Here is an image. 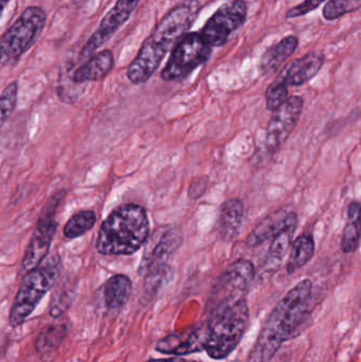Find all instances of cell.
I'll return each mask as SVG.
<instances>
[{
  "mask_svg": "<svg viewBox=\"0 0 361 362\" xmlns=\"http://www.w3.org/2000/svg\"><path fill=\"white\" fill-rule=\"evenodd\" d=\"M201 8L199 0H184L162 17L127 68V78L133 84L150 80L167 53L188 34Z\"/></svg>",
  "mask_w": 361,
  "mask_h": 362,
  "instance_id": "1",
  "label": "cell"
},
{
  "mask_svg": "<svg viewBox=\"0 0 361 362\" xmlns=\"http://www.w3.org/2000/svg\"><path fill=\"white\" fill-rule=\"evenodd\" d=\"M313 283L303 280L292 287L271 310L249 353V362H268L292 337L307 315Z\"/></svg>",
  "mask_w": 361,
  "mask_h": 362,
  "instance_id": "2",
  "label": "cell"
},
{
  "mask_svg": "<svg viewBox=\"0 0 361 362\" xmlns=\"http://www.w3.org/2000/svg\"><path fill=\"white\" fill-rule=\"evenodd\" d=\"M150 236L146 211L135 204L112 211L102 223L97 249L104 255H129L139 250Z\"/></svg>",
  "mask_w": 361,
  "mask_h": 362,
  "instance_id": "3",
  "label": "cell"
},
{
  "mask_svg": "<svg viewBox=\"0 0 361 362\" xmlns=\"http://www.w3.org/2000/svg\"><path fill=\"white\" fill-rule=\"evenodd\" d=\"M205 351L211 358H227L239 346L249 322V308L245 299L208 312Z\"/></svg>",
  "mask_w": 361,
  "mask_h": 362,
  "instance_id": "4",
  "label": "cell"
},
{
  "mask_svg": "<svg viewBox=\"0 0 361 362\" xmlns=\"http://www.w3.org/2000/svg\"><path fill=\"white\" fill-rule=\"evenodd\" d=\"M61 268V259L59 255H54L25 274L11 308L8 317L11 327H20L29 318L40 300L57 282Z\"/></svg>",
  "mask_w": 361,
  "mask_h": 362,
  "instance_id": "5",
  "label": "cell"
},
{
  "mask_svg": "<svg viewBox=\"0 0 361 362\" xmlns=\"http://www.w3.org/2000/svg\"><path fill=\"white\" fill-rule=\"evenodd\" d=\"M47 23L44 8L30 6L4 32L1 37V66L8 67L19 61L35 44Z\"/></svg>",
  "mask_w": 361,
  "mask_h": 362,
  "instance_id": "6",
  "label": "cell"
},
{
  "mask_svg": "<svg viewBox=\"0 0 361 362\" xmlns=\"http://www.w3.org/2000/svg\"><path fill=\"white\" fill-rule=\"evenodd\" d=\"M212 49L201 32L187 34L172 51L161 72V78L165 82L184 80L199 66L209 61Z\"/></svg>",
  "mask_w": 361,
  "mask_h": 362,
  "instance_id": "7",
  "label": "cell"
},
{
  "mask_svg": "<svg viewBox=\"0 0 361 362\" xmlns=\"http://www.w3.org/2000/svg\"><path fill=\"white\" fill-rule=\"evenodd\" d=\"M256 276L254 264L247 259H237L216 279L208 300L207 312L245 299Z\"/></svg>",
  "mask_w": 361,
  "mask_h": 362,
  "instance_id": "8",
  "label": "cell"
},
{
  "mask_svg": "<svg viewBox=\"0 0 361 362\" xmlns=\"http://www.w3.org/2000/svg\"><path fill=\"white\" fill-rule=\"evenodd\" d=\"M65 191L57 192L42 211V216L38 219L35 230L32 234L29 245L25 249L23 259V267L25 270L38 267L48 255L51 243L57 232V223L54 219L55 211L64 197Z\"/></svg>",
  "mask_w": 361,
  "mask_h": 362,
  "instance_id": "9",
  "label": "cell"
},
{
  "mask_svg": "<svg viewBox=\"0 0 361 362\" xmlns=\"http://www.w3.org/2000/svg\"><path fill=\"white\" fill-rule=\"evenodd\" d=\"M248 6L245 0H231L223 4L206 23L201 35L212 47L226 44L229 36L239 29L247 18Z\"/></svg>",
  "mask_w": 361,
  "mask_h": 362,
  "instance_id": "10",
  "label": "cell"
},
{
  "mask_svg": "<svg viewBox=\"0 0 361 362\" xmlns=\"http://www.w3.org/2000/svg\"><path fill=\"white\" fill-rule=\"evenodd\" d=\"M182 244V232L176 226L165 225L155 230L144 244L140 276H146L150 270L165 265Z\"/></svg>",
  "mask_w": 361,
  "mask_h": 362,
  "instance_id": "11",
  "label": "cell"
},
{
  "mask_svg": "<svg viewBox=\"0 0 361 362\" xmlns=\"http://www.w3.org/2000/svg\"><path fill=\"white\" fill-rule=\"evenodd\" d=\"M140 1L141 0H118L110 8V12L102 19L101 23L93 32V35L81 49L78 61L87 59L89 57L95 54L97 49L104 46L131 18V14L139 6Z\"/></svg>",
  "mask_w": 361,
  "mask_h": 362,
  "instance_id": "12",
  "label": "cell"
},
{
  "mask_svg": "<svg viewBox=\"0 0 361 362\" xmlns=\"http://www.w3.org/2000/svg\"><path fill=\"white\" fill-rule=\"evenodd\" d=\"M302 110L303 99L299 95L288 98L285 103L273 110L265 137V144L269 152H277L285 144L298 124Z\"/></svg>",
  "mask_w": 361,
  "mask_h": 362,
  "instance_id": "13",
  "label": "cell"
},
{
  "mask_svg": "<svg viewBox=\"0 0 361 362\" xmlns=\"http://www.w3.org/2000/svg\"><path fill=\"white\" fill-rule=\"evenodd\" d=\"M324 64V57L320 53H307L284 66L275 81L288 87L301 86L315 78Z\"/></svg>",
  "mask_w": 361,
  "mask_h": 362,
  "instance_id": "14",
  "label": "cell"
},
{
  "mask_svg": "<svg viewBox=\"0 0 361 362\" xmlns=\"http://www.w3.org/2000/svg\"><path fill=\"white\" fill-rule=\"evenodd\" d=\"M206 339H207V325L201 329H191L184 333L167 336L157 342L156 351L161 354L176 355V356L194 354V353L205 351Z\"/></svg>",
  "mask_w": 361,
  "mask_h": 362,
  "instance_id": "15",
  "label": "cell"
},
{
  "mask_svg": "<svg viewBox=\"0 0 361 362\" xmlns=\"http://www.w3.org/2000/svg\"><path fill=\"white\" fill-rule=\"evenodd\" d=\"M298 225V217L296 213L290 212L286 219L284 227L276 234L271 240L266 257V268L268 270H276L280 267L286 253L292 248L295 232Z\"/></svg>",
  "mask_w": 361,
  "mask_h": 362,
  "instance_id": "16",
  "label": "cell"
},
{
  "mask_svg": "<svg viewBox=\"0 0 361 362\" xmlns=\"http://www.w3.org/2000/svg\"><path fill=\"white\" fill-rule=\"evenodd\" d=\"M114 53L110 49L93 54L84 65L74 71L71 80L73 84L80 85L87 82H95L105 78L114 67Z\"/></svg>",
  "mask_w": 361,
  "mask_h": 362,
  "instance_id": "17",
  "label": "cell"
},
{
  "mask_svg": "<svg viewBox=\"0 0 361 362\" xmlns=\"http://www.w3.org/2000/svg\"><path fill=\"white\" fill-rule=\"evenodd\" d=\"M244 218V204L237 198L227 200L220 206L218 232L224 240H233L241 231Z\"/></svg>",
  "mask_w": 361,
  "mask_h": 362,
  "instance_id": "18",
  "label": "cell"
},
{
  "mask_svg": "<svg viewBox=\"0 0 361 362\" xmlns=\"http://www.w3.org/2000/svg\"><path fill=\"white\" fill-rule=\"evenodd\" d=\"M299 46V40L297 36L290 35L280 40L278 44L273 45L267 49L261 59V70L264 74H271L277 71L282 64L292 57V53Z\"/></svg>",
  "mask_w": 361,
  "mask_h": 362,
  "instance_id": "19",
  "label": "cell"
},
{
  "mask_svg": "<svg viewBox=\"0 0 361 362\" xmlns=\"http://www.w3.org/2000/svg\"><path fill=\"white\" fill-rule=\"evenodd\" d=\"M133 291L131 279L124 274L112 276L104 285V302L108 310H118L129 301Z\"/></svg>",
  "mask_w": 361,
  "mask_h": 362,
  "instance_id": "20",
  "label": "cell"
},
{
  "mask_svg": "<svg viewBox=\"0 0 361 362\" xmlns=\"http://www.w3.org/2000/svg\"><path fill=\"white\" fill-rule=\"evenodd\" d=\"M290 213L281 209L273 214L267 215L246 238L247 246L256 247L269 238H273L284 227Z\"/></svg>",
  "mask_w": 361,
  "mask_h": 362,
  "instance_id": "21",
  "label": "cell"
},
{
  "mask_svg": "<svg viewBox=\"0 0 361 362\" xmlns=\"http://www.w3.org/2000/svg\"><path fill=\"white\" fill-rule=\"evenodd\" d=\"M361 240V204L352 202L348 209L347 223L343 229L341 249L345 253L357 250Z\"/></svg>",
  "mask_w": 361,
  "mask_h": 362,
  "instance_id": "22",
  "label": "cell"
},
{
  "mask_svg": "<svg viewBox=\"0 0 361 362\" xmlns=\"http://www.w3.org/2000/svg\"><path fill=\"white\" fill-rule=\"evenodd\" d=\"M315 253V240L311 234L304 233L298 236L290 248V259L288 261V274H294L304 267Z\"/></svg>",
  "mask_w": 361,
  "mask_h": 362,
  "instance_id": "23",
  "label": "cell"
},
{
  "mask_svg": "<svg viewBox=\"0 0 361 362\" xmlns=\"http://www.w3.org/2000/svg\"><path fill=\"white\" fill-rule=\"evenodd\" d=\"M68 334L66 323H51L42 327L35 341L36 352L40 355H48L54 352L65 340Z\"/></svg>",
  "mask_w": 361,
  "mask_h": 362,
  "instance_id": "24",
  "label": "cell"
},
{
  "mask_svg": "<svg viewBox=\"0 0 361 362\" xmlns=\"http://www.w3.org/2000/svg\"><path fill=\"white\" fill-rule=\"evenodd\" d=\"M97 221V216L93 211L85 210L74 214L64 227V235L69 240L84 235L93 229Z\"/></svg>",
  "mask_w": 361,
  "mask_h": 362,
  "instance_id": "25",
  "label": "cell"
},
{
  "mask_svg": "<svg viewBox=\"0 0 361 362\" xmlns=\"http://www.w3.org/2000/svg\"><path fill=\"white\" fill-rule=\"evenodd\" d=\"M74 287L70 286L69 283L64 282L53 295L50 303V316L57 319L63 316L71 305L74 297Z\"/></svg>",
  "mask_w": 361,
  "mask_h": 362,
  "instance_id": "26",
  "label": "cell"
},
{
  "mask_svg": "<svg viewBox=\"0 0 361 362\" xmlns=\"http://www.w3.org/2000/svg\"><path fill=\"white\" fill-rule=\"evenodd\" d=\"M361 8V0H329L322 10L326 21H332Z\"/></svg>",
  "mask_w": 361,
  "mask_h": 362,
  "instance_id": "27",
  "label": "cell"
},
{
  "mask_svg": "<svg viewBox=\"0 0 361 362\" xmlns=\"http://www.w3.org/2000/svg\"><path fill=\"white\" fill-rule=\"evenodd\" d=\"M173 276V269L167 264L155 268L150 270L146 276H144V288L150 295H155L158 293L165 284L170 282Z\"/></svg>",
  "mask_w": 361,
  "mask_h": 362,
  "instance_id": "28",
  "label": "cell"
},
{
  "mask_svg": "<svg viewBox=\"0 0 361 362\" xmlns=\"http://www.w3.org/2000/svg\"><path fill=\"white\" fill-rule=\"evenodd\" d=\"M288 87L273 81L266 90L267 110L273 112L288 99Z\"/></svg>",
  "mask_w": 361,
  "mask_h": 362,
  "instance_id": "29",
  "label": "cell"
},
{
  "mask_svg": "<svg viewBox=\"0 0 361 362\" xmlns=\"http://www.w3.org/2000/svg\"><path fill=\"white\" fill-rule=\"evenodd\" d=\"M17 95H18V83L16 81L8 84L1 93V125L4 124L17 103Z\"/></svg>",
  "mask_w": 361,
  "mask_h": 362,
  "instance_id": "30",
  "label": "cell"
},
{
  "mask_svg": "<svg viewBox=\"0 0 361 362\" xmlns=\"http://www.w3.org/2000/svg\"><path fill=\"white\" fill-rule=\"evenodd\" d=\"M326 1H328V0H304V1L297 4L294 8L288 10L285 17L288 19H290L304 16V15L315 11L318 6H321Z\"/></svg>",
  "mask_w": 361,
  "mask_h": 362,
  "instance_id": "31",
  "label": "cell"
},
{
  "mask_svg": "<svg viewBox=\"0 0 361 362\" xmlns=\"http://www.w3.org/2000/svg\"><path fill=\"white\" fill-rule=\"evenodd\" d=\"M208 180L207 178H201V180L194 181L191 185L189 195L192 198H197L203 195V192L207 189Z\"/></svg>",
  "mask_w": 361,
  "mask_h": 362,
  "instance_id": "32",
  "label": "cell"
},
{
  "mask_svg": "<svg viewBox=\"0 0 361 362\" xmlns=\"http://www.w3.org/2000/svg\"><path fill=\"white\" fill-rule=\"evenodd\" d=\"M148 362H194V361H184V359H180V358H169V359H153V361H150Z\"/></svg>",
  "mask_w": 361,
  "mask_h": 362,
  "instance_id": "33",
  "label": "cell"
},
{
  "mask_svg": "<svg viewBox=\"0 0 361 362\" xmlns=\"http://www.w3.org/2000/svg\"><path fill=\"white\" fill-rule=\"evenodd\" d=\"M1 1V10L4 11V8H6V6H8V2L11 1V0H0Z\"/></svg>",
  "mask_w": 361,
  "mask_h": 362,
  "instance_id": "34",
  "label": "cell"
},
{
  "mask_svg": "<svg viewBox=\"0 0 361 362\" xmlns=\"http://www.w3.org/2000/svg\"><path fill=\"white\" fill-rule=\"evenodd\" d=\"M76 2H82V4H83V2H87V1H88V0H76Z\"/></svg>",
  "mask_w": 361,
  "mask_h": 362,
  "instance_id": "35",
  "label": "cell"
}]
</instances>
